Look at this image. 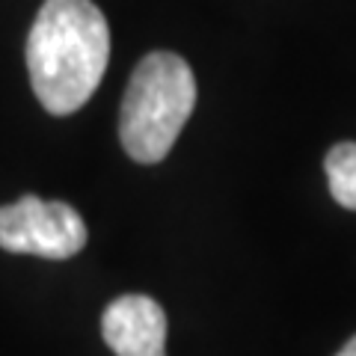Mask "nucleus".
Segmentation results:
<instances>
[{"instance_id":"1","label":"nucleus","mask_w":356,"mask_h":356,"mask_svg":"<svg viewBox=\"0 0 356 356\" xmlns=\"http://www.w3.org/2000/svg\"><path fill=\"white\" fill-rule=\"evenodd\" d=\"M107 60L110 27L92 0H44L27 36V69L48 113L81 110L102 83Z\"/></svg>"},{"instance_id":"2","label":"nucleus","mask_w":356,"mask_h":356,"mask_svg":"<svg viewBox=\"0 0 356 356\" xmlns=\"http://www.w3.org/2000/svg\"><path fill=\"white\" fill-rule=\"evenodd\" d=\"M196 107V77L178 54L152 51L137 63L122 98L119 140L137 163H158Z\"/></svg>"},{"instance_id":"3","label":"nucleus","mask_w":356,"mask_h":356,"mask_svg":"<svg viewBox=\"0 0 356 356\" xmlns=\"http://www.w3.org/2000/svg\"><path fill=\"white\" fill-rule=\"evenodd\" d=\"M0 247L18 255L65 261L86 247V222L65 202L21 196L0 208Z\"/></svg>"},{"instance_id":"4","label":"nucleus","mask_w":356,"mask_h":356,"mask_svg":"<svg viewBox=\"0 0 356 356\" xmlns=\"http://www.w3.org/2000/svg\"><path fill=\"white\" fill-rule=\"evenodd\" d=\"M102 336L116 356H166V312L146 294L116 297L102 315Z\"/></svg>"},{"instance_id":"5","label":"nucleus","mask_w":356,"mask_h":356,"mask_svg":"<svg viewBox=\"0 0 356 356\" xmlns=\"http://www.w3.org/2000/svg\"><path fill=\"white\" fill-rule=\"evenodd\" d=\"M324 166H327V184L332 199L341 208L356 211V143L332 146Z\"/></svg>"},{"instance_id":"6","label":"nucleus","mask_w":356,"mask_h":356,"mask_svg":"<svg viewBox=\"0 0 356 356\" xmlns=\"http://www.w3.org/2000/svg\"><path fill=\"white\" fill-rule=\"evenodd\" d=\"M336 356H356V336H353L348 344H344V348H341Z\"/></svg>"}]
</instances>
